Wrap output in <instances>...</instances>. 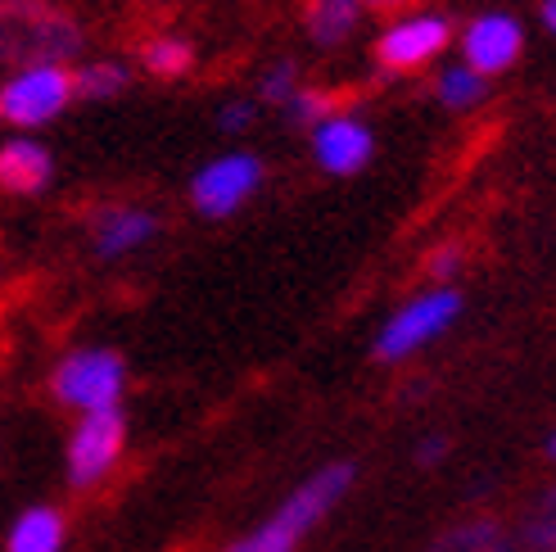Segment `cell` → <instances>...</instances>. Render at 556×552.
I'll return each mask as SVG.
<instances>
[{"mask_svg": "<svg viewBox=\"0 0 556 552\" xmlns=\"http://www.w3.org/2000/svg\"><path fill=\"white\" fill-rule=\"evenodd\" d=\"M127 449V422L118 407L109 412H81L68 430V444H64V476L73 489H100L109 476L118 472Z\"/></svg>", "mask_w": 556, "mask_h": 552, "instance_id": "8", "label": "cell"}, {"mask_svg": "<svg viewBox=\"0 0 556 552\" xmlns=\"http://www.w3.org/2000/svg\"><path fill=\"white\" fill-rule=\"evenodd\" d=\"M412 0H363V10L367 14H399V10H407Z\"/></svg>", "mask_w": 556, "mask_h": 552, "instance_id": "23", "label": "cell"}, {"mask_svg": "<svg viewBox=\"0 0 556 552\" xmlns=\"http://www.w3.org/2000/svg\"><path fill=\"white\" fill-rule=\"evenodd\" d=\"M87 33L64 10H0V60L5 64H73Z\"/></svg>", "mask_w": 556, "mask_h": 552, "instance_id": "3", "label": "cell"}, {"mask_svg": "<svg viewBox=\"0 0 556 552\" xmlns=\"http://www.w3.org/2000/svg\"><path fill=\"white\" fill-rule=\"evenodd\" d=\"M131 77L136 68L127 60H81L73 68V100H91V104H104V100H118L131 91Z\"/></svg>", "mask_w": 556, "mask_h": 552, "instance_id": "16", "label": "cell"}, {"mask_svg": "<svg viewBox=\"0 0 556 552\" xmlns=\"http://www.w3.org/2000/svg\"><path fill=\"white\" fill-rule=\"evenodd\" d=\"M141 68L159 81H181L194 73V41L181 33H154L141 46Z\"/></svg>", "mask_w": 556, "mask_h": 552, "instance_id": "17", "label": "cell"}, {"mask_svg": "<svg viewBox=\"0 0 556 552\" xmlns=\"http://www.w3.org/2000/svg\"><path fill=\"white\" fill-rule=\"evenodd\" d=\"M73 104V64H18L0 77V123L10 131H41Z\"/></svg>", "mask_w": 556, "mask_h": 552, "instance_id": "4", "label": "cell"}, {"mask_svg": "<svg viewBox=\"0 0 556 552\" xmlns=\"http://www.w3.org/2000/svg\"><path fill=\"white\" fill-rule=\"evenodd\" d=\"M330 109H340V100L330 96L326 87H308V81H303V87L281 104V114H286L290 127H303V131H308L313 123H321V118L330 114Z\"/></svg>", "mask_w": 556, "mask_h": 552, "instance_id": "19", "label": "cell"}, {"mask_svg": "<svg viewBox=\"0 0 556 552\" xmlns=\"http://www.w3.org/2000/svg\"><path fill=\"white\" fill-rule=\"evenodd\" d=\"M54 181V154L41 136L33 131H10L0 136V190L5 196H46Z\"/></svg>", "mask_w": 556, "mask_h": 552, "instance_id": "12", "label": "cell"}, {"mask_svg": "<svg viewBox=\"0 0 556 552\" xmlns=\"http://www.w3.org/2000/svg\"><path fill=\"white\" fill-rule=\"evenodd\" d=\"M457 60L480 77H507L525 60V23L511 10H480L457 27Z\"/></svg>", "mask_w": 556, "mask_h": 552, "instance_id": "9", "label": "cell"}, {"mask_svg": "<svg viewBox=\"0 0 556 552\" xmlns=\"http://www.w3.org/2000/svg\"><path fill=\"white\" fill-rule=\"evenodd\" d=\"M453 37H457L453 14H443V10H399V14H389V23L376 37V64L389 77L421 73L453 50Z\"/></svg>", "mask_w": 556, "mask_h": 552, "instance_id": "5", "label": "cell"}, {"mask_svg": "<svg viewBox=\"0 0 556 552\" xmlns=\"http://www.w3.org/2000/svg\"><path fill=\"white\" fill-rule=\"evenodd\" d=\"M539 23H543L547 37L556 33V0H539Z\"/></svg>", "mask_w": 556, "mask_h": 552, "instance_id": "25", "label": "cell"}, {"mask_svg": "<svg viewBox=\"0 0 556 552\" xmlns=\"http://www.w3.org/2000/svg\"><path fill=\"white\" fill-rule=\"evenodd\" d=\"M462 263H466L462 240H443V244H434L430 259H426V267H430V276H434V286H448L453 276L462 272Z\"/></svg>", "mask_w": 556, "mask_h": 552, "instance_id": "22", "label": "cell"}, {"mask_svg": "<svg viewBox=\"0 0 556 552\" xmlns=\"http://www.w3.org/2000/svg\"><path fill=\"white\" fill-rule=\"evenodd\" d=\"M308 146L326 177H357L376 159V127L353 109H330L321 123L308 127Z\"/></svg>", "mask_w": 556, "mask_h": 552, "instance_id": "10", "label": "cell"}, {"mask_svg": "<svg viewBox=\"0 0 556 552\" xmlns=\"http://www.w3.org/2000/svg\"><path fill=\"white\" fill-rule=\"evenodd\" d=\"M50 390L77 417L81 412H109L127 394V363H123V353L104 344H81L54 363Z\"/></svg>", "mask_w": 556, "mask_h": 552, "instance_id": "6", "label": "cell"}, {"mask_svg": "<svg viewBox=\"0 0 556 552\" xmlns=\"http://www.w3.org/2000/svg\"><path fill=\"white\" fill-rule=\"evenodd\" d=\"M353 480H357L353 462H326V466H317V472L303 480L290 499L263 520L258 530L240 535L227 552H299V543L344 503V493L353 489Z\"/></svg>", "mask_w": 556, "mask_h": 552, "instance_id": "1", "label": "cell"}, {"mask_svg": "<svg viewBox=\"0 0 556 552\" xmlns=\"http://www.w3.org/2000/svg\"><path fill=\"white\" fill-rule=\"evenodd\" d=\"M258 100L254 96H231V100H222L217 104V127L227 131V136H244L249 127L258 123Z\"/></svg>", "mask_w": 556, "mask_h": 552, "instance_id": "21", "label": "cell"}, {"mask_svg": "<svg viewBox=\"0 0 556 552\" xmlns=\"http://www.w3.org/2000/svg\"><path fill=\"white\" fill-rule=\"evenodd\" d=\"M299 87H303V68L290 60V54H281V60H271V64L258 73V96H254V100L281 109Z\"/></svg>", "mask_w": 556, "mask_h": 552, "instance_id": "18", "label": "cell"}, {"mask_svg": "<svg viewBox=\"0 0 556 552\" xmlns=\"http://www.w3.org/2000/svg\"><path fill=\"white\" fill-rule=\"evenodd\" d=\"M462 309H466V299L457 286H430L421 294H412L376 330V357L380 363H394V367L407 363V357H416L421 349H430L434 340L448 336L462 317Z\"/></svg>", "mask_w": 556, "mask_h": 552, "instance_id": "2", "label": "cell"}, {"mask_svg": "<svg viewBox=\"0 0 556 552\" xmlns=\"http://www.w3.org/2000/svg\"><path fill=\"white\" fill-rule=\"evenodd\" d=\"M416 462H421V466L443 462V439H421V453H416Z\"/></svg>", "mask_w": 556, "mask_h": 552, "instance_id": "24", "label": "cell"}, {"mask_svg": "<svg viewBox=\"0 0 556 552\" xmlns=\"http://www.w3.org/2000/svg\"><path fill=\"white\" fill-rule=\"evenodd\" d=\"M267 163L254 150H222L204 159L190 177V209L208 223H227L263 190Z\"/></svg>", "mask_w": 556, "mask_h": 552, "instance_id": "7", "label": "cell"}, {"mask_svg": "<svg viewBox=\"0 0 556 552\" xmlns=\"http://www.w3.org/2000/svg\"><path fill=\"white\" fill-rule=\"evenodd\" d=\"M363 0H308L303 5V33L317 50H340L363 33Z\"/></svg>", "mask_w": 556, "mask_h": 552, "instance_id": "13", "label": "cell"}, {"mask_svg": "<svg viewBox=\"0 0 556 552\" xmlns=\"http://www.w3.org/2000/svg\"><path fill=\"white\" fill-rule=\"evenodd\" d=\"M489 91H493V81L480 77L476 68H466L462 60L439 64V73H434V100L448 109V114H476V109L489 104Z\"/></svg>", "mask_w": 556, "mask_h": 552, "instance_id": "15", "label": "cell"}, {"mask_svg": "<svg viewBox=\"0 0 556 552\" xmlns=\"http://www.w3.org/2000/svg\"><path fill=\"white\" fill-rule=\"evenodd\" d=\"M33 5H46V0H0V10H33Z\"/></svg>", "mask_w": 556, "mask_h": 552, "instance_id": "26", "label": "cell"}, {"mask_svg": "<svg viewBox=\"0 0 556 552\" xmlns=\"http://www.w3.org/2000/svg\"><path fill=\"white\" fill-rule=\"evenodd\" d=\"M507 535L493 526V520H470V526H457L453 535H443V543L434 552H493Z\"/></svg>", "mask_w": 556, "mask_h": 552, "instance_id": "20", "label": "cell"}, {"mask_svg": "<svg viewBox=\"0 0 556 552\" xmlns=\"http://www.w3.org/2000/svg\"><path fill=\"white\" fill-rule=\"evenodd\" d=\"M64 543H68V520L50 503L23 507L5 535V552H64Z\"/></svg>", "mask_w": 556, "mask_h": 552, "instance_id": "14", "label": "cell"}, {"mask_svg": "<svg viewBox=\"0 0 556 552\" xmlns=\"http://www.w3.org/2000/svg\"><path fill=\"white\" fill-rule=\"evenodd\" d=\"M163 231V217L146 204H104L91 217V250L100 263H118L141 254Z\"/></svg>", "mask_w": 556, "mask_h": 552, "instance_id": "11", "label": "cell"}, {"mask_svg": "<svg viewBox=\"0 0 556 552\" xmlns=\"http://www.w3.org/2000/svg\"><path fill=\"white\" fill-rule=\"evenodd\" d=\"M493 552H516V548H511V543H507V539H503V543H497V548H493Z\"/></svg>", "mask_w": 556, "mask_h": 552, "instance_id": "27", "label": "cell"}]
</instances>
